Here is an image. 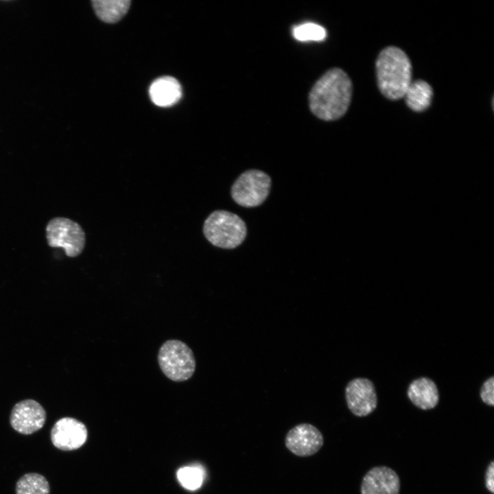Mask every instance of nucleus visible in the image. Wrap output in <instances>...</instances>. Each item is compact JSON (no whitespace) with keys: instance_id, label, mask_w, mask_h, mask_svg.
Returning <instances> with one entry per match:
<instances>
[{"instance_id":"423d86ee","label":"nucleus","mask_w":494,"mask_h":494,"mask_svg":"<svg viewBox=\"0 0 494 494\" xmlns=\"http://www.w3.org/2000/svg\"><path fill=\"white\" fill-rule=\"evenodd\" d=\"M46 237L49 246L62 248L70 257L78 256L86 242L82 227L77 222L65 217L51 220L46 227Z\"/></svg>"},{"instance_id":"a211bd4d","label":"nucleus","mask_w":494,"mask_h":494,"mask_svg":"<svg viewBox=\"0 0 494 494\" xmlns=\"http://www.w3.org/2000/svg\"><path fill=\"white\" fill-rule=\"evenodd\" d=\"M294 37L300 41H320L327 36L326 30L314 23H305L294 27Z\"/></svg>"},{"instance_id":"20e7f679","label":"nucleus","mask_w":494,"mask_h":494,"mask_svg":"<svg viewBox=\"0 0 494 494\" xmlns=\"http://www.w3.org/2000/svg\"><path fill=\"white\" fill-rule=\"evenodd\" d=\"M158 362L163 374L176 382L188 380L196 370V360L191 349L178 340H169L161 345Z\"/></svg>"},{"instance_id":"0eeeda50","label":"nucleus","mask_w":494,"mask_h":494,"mask_svg":"<svg viewBox=\"0 0 494 494\" xmlns=\"http://www.w3.org/2000/svg\"><path fill=\"white\" fill-rule=\"evenodd\" d=\"M324 443L320 431L309 423H301L291 428L285 438L286 448L299 457L316 454Z\"/></svg>"},{"instance_id":"1a4fd4ad","label":"nucleus","mask_w":494,"mask_h":494,"mask_svg":"<svg viewBox=\"0 0 494 494\" xmlns=\"http://www.w3.org/2000/svg\"><path fill=\"white\" fill-rule=\"evenodd\" d=\"M43 407L33 399L22 400L12 409L10 423L17 432L27 435L40 430L46 421Z\"/></svg>"},{"instance_id":"9d476101","label":"nucleus","mask_w":494,"mask_h":494,"mask_svg":"<svg viewBox=\"0 0 494 494\" xmlns=\"http://www.w3.org/2000/svg\"><path fill=\"white\" fill-rule=\"evenodd\" d=\"M86 425L72 417H63L52 427L50 438L56 448L62 451L75 450L82 447L87 439Z\"/></svg>"},{"instance_id":"f03ea898","label":"nucleus","mask_w":494,"mask_h":494,"mask_svg":"<svg viewBox=\"0 0 494 494\" xmlns=\"http://www.w3.org/2000/svg\"><path fill=\"white\" fill-rule=\"evenodd\" d=\"M377 82L381 94L390 100L403 98L412 82V67L408 55L400 48L388 46L375 62Z\"/></svg>"},{"instance_id":"39448f33","label":"nucleus","mask_w":494,"mask_h":494,"mask_svg":"<svg viewBox=\"0 0 494 494\" xmlns=\"http://www.w3.org/2000/svg\"><path fill=\"white\" fill-rule=\"evenodd\" d=\"M271 178L265 172L250 169L243 172L234 182L231 193L233 200L244 207L261 204L269 195Z\"/></svg>"},{"instance_id":"2eb2a0df","label":"nucleus","mask_w":494,"mask_h":494,"mask_svg":"<svg viewBox=\"0 0 494 494\" xmlns=\"http://www.w3.org/2000/svg\"><path fill=\"white\" fill-rule=\"evenodd\" d=\"M129 0H94L93 8L97 16L106 23H116L128 12Z\"/></svg>"},{"instance_id":"6e6552de","label":"nucleus","mask_w":494,"mask_h":494,"mask_svg":"<svg viewBox=\"0 0 494 494\" xmlns=\"http://www.w3.org/2000/svg\"><path fill=\"white\" fill-rule=\"evenodd\" d=\"M348 408L359 417L368 416L377 405V397L373 382L366 378H355L345 388Z\"/></svg>"},{"instance_id":"4468645a","label":"nucleus","mask_w":494,"mask_h":494,"mask_svg":"<svg viewBox=\"0 0 494 494\" xmlns=\"http://www.w3.org/2000/svg\"><path fill=\"white\" fill-rule=\"evenodd\" d=\"M433 94L432 87L428 82L423 80H416L411 82L403 98L406 105L412 110L420 113L429 108Z\"/></svg>"},{"instance_id":"9b49d317","label":"nucleus","mask_w":494,"mask_h":494,"mask_svg":"<svg viewBox=\"0 0 494 494\" xmlns=\"http://www.w3.org/2000/svg\"><path fill=\"white\" fill-rule=\"evenodd\" d=\"M401 482L397 472L386 466L371 468L364 475L361 494H399Z\"/></svg>"},{"instance_id":"aec40b11","label":"nucleus","mask_w":494,"mask_h":494,"mask_svg":"<svg viewBox=\"0 0 494 494\" xmlns=\"http://www.w3.org/2000/svg\"><path fill=\"white\" fill-rule=\"evenodd\" d=\"M485 486L489 491L494 493V462L488 465L485 473Z\"/></svg>"},{"instance_id":"dca6fc26","label":"nucleus","mask_w":494,"mask_h":494,"mask_svg":"<svg viewBox=\"0 0 494 494\" xmlns=\"http://www.w3.org/2000/svg\"><path fill=\"white\" fill-rule=\"evenodd\" d=\"M47 479L37 473H28L21 477L16 484V494H49Z\"/></svg>"},{"instance_id":"f8f14e48","label":"nucleus","mask_w":494,"mask_h":494,"mask_svg":"<svg viewBox=\"0 0 494 494\" xmlns=\"http://www.w3.org/2000/svg\"><path fill=\"white\" fill-rule=\"evenodd\" d=\"M408 397L415 406L424 410L435 408L439 401L438 388L427 377L414 380L408 387Z\"/></svg>"},{"instance_id":"ddd939ff","label":"nucleus","mask_w":494,"mask_h":494,"mask_svg":"<svg viewBox=\"0 0 494 494\" xmlns=\"http://www.w3.org/2000/svg\"><path fill=\"white\" fill-rule=\"evenodd\" d=\"M150 97L156 105L171 106L181 97L182 89L178 81L173 77L165 76L154 80L150 86Z\"/></svg>"},{"instance_id":"f257e3e1","label":"nucleus","mask_w":494,"mask_h":494,"mask_svg":"<svg viewBox=\"0 0 494 494\" xmlns=\"http://www.w3.org/2000/svg\"><path fill=\"white\" fill-rule=\"evenodd\" d=\"M352 93L349 75L341 69L333 68L322 75L310 91L309 108L320 119H338L346 113Z\"/></svg>"},{"instance_id":"6ab92c4d","label":"nucleus","mask_w":494,"mask_h":494,"mask_svg":"<svg viewBox=\"0 0 494 494\" xmlns=\"http://www.w3.org/2000/svg\"><path fill=\"white\" fill-rule=\"evenodd\" d=\"M480 397L488 405H494V377H491L482 384L480 389Z\"/></svg>"},{"instance_id":"f3484780","label":"nucleus","mask_w":494,"mask_h":494,"mask_svg":"<svg viewBox=\"0 0 494 494\" xmlns=\"http://www.w3.org/2000/svg\"><path fill=\"white\" fill-rule=\"evenodd\" d=\"M204 473V471L200 467H185L177 471V478L184 488L196 490L202 485Z\"/></svg>"},{"instance_id":"7ed1b4c3","label":"nucleus","mask_w":494,"mask_h":494,"mask_svg":"<svg viewBox=\"0 0 494 494\" xmlns=\"http://www.w3.org/2000/svg\"><path fill=\"white\" fill-rule=\"evenodd\" d=\"M203 233L212 245L232 249L244 242L247 229L245 222L237 215L224 210H216L206 218Z\"/></svg>"}]
</instances>
